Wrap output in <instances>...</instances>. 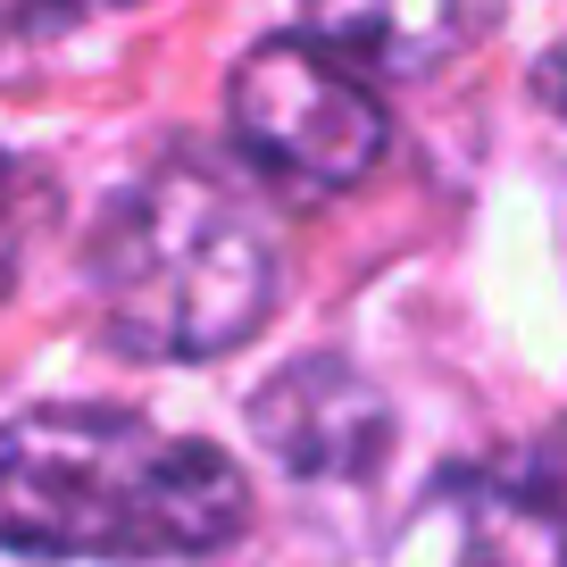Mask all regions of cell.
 I'll return each mask as SVG.
<instances>
[{"label":"cell","mask_w":567,"mask_h":567,"mask_svg":"<svg viewBox=\"0 0 567 567\" xmlns=\"http://www.w3.org/2000/svg\"><path fill=\"white\" fill-rule=\"evenodd\" d=\"M250 517V484L200 434L134 409H25L0 425V543L34 559H200Z\"/></svg>","instance_id":"cell-1"},{"label":"cell","mask_w":567,"mask_h":567,"mask_svg":"<svg viewBox=\"0 0 567 567\" xmlns=\"http://www.w3.org/2000/svg\"><path fill=\"white\" fill-rule=\"evenodd\" d=\"M284 250L250 184L209 159L142 176L92 243V292L134 359H217L276 309Z\"/></svg>","instance_id":"cell-2"},{"label":"cell","mask_w":567,"mask_h":567,"mask_svg":"<svg viewBox=\"0 0 567 567\" xmlns=\"http://www.w3.org/2000/svg\"><path fill=\"white\" fill-rule=\"evenodd\" d=\"M234 142L259 176L292 184V193H351L375 159H384V101L359 84L351 59H334L318 34H284L234 68L226 84Z\"/></svg>","instance_id":"cell-3"},{"label":"cell","mask_w":567,"mask_h":567,"mask_svg":"<svg viewBox=\"0 0 567 567\" xmlns=\"http://www.w3.org/2000/svg\"><path fill=\"white\" fill-rule=\"evenodd\" d=\"M301 18L359 75H434L501 18V0H301Z\"/></svg>","instance_id":"cell-4"},{"label":"cell","mask_w":567,"mask_h":567,"mask_svg":"<svg viewBox=\"0 0 567 567\" xmlns=\"http://www.w3.org/2000/svg\"><path fill=\"white\" fill-rule=\"evenodd\" d=\"M259 434L284 467L301 476H351V467L375 460L384 443V401L359 384L351 368H284L276 384L259 392Z\"/></svg>","instance_id":"cell-5"},{"label":"cell","mask_w":567,"mask_h":567,"mask_svg":"<svg viewBox=\"0 0 567 567\" xmlns=\"http://www.w3.org/2000/svg\"><path fill=\"white\" fill-rule=\"evenodd\" d=\"M460 567H567V451L460 484Z\"/></svg>","instance_id":"cell-6"},{"label":"cell","mask_w":567,"mask_h":567,"mask_svg":"<svg viewBox=\"0 0 567 567\" xmlns=\"http://www.w3.org/2000/svg\"><path fill=\"white\" fill-rule=\"evenodd\" d=\"M25 209H34V176H25L18 159H0V292H9V267H18Z\"/></svg>","instance_id":"cell-7"},{"label":"cell","mask_w":567,"mask_h":567,"mask_svg":"<svg viewBox=\"0 0 567 567\" xmlns=\"http://www.w3.org/2000/svg\"><path fill=\"white\" fill-rule=\"evenodd\" d=\"M534 92H543V101H550V109L567 117V42H559V51L543 59V68H534Z\"/></svg>","instance_id":"cell-8"},{"label":"cell","mask_w":567,"mask_h":567,"mask_svg":"<svg viewBox=\"0 0 567 567\" xmlns=\"http://www.w3.org/2000/svg\"><path fill=\"white\" fill-rule=\"evenodd\" d=\"M75 9H134V0H75Z\"/></svg>","instance_id":"cell-9"}]
</instances>
